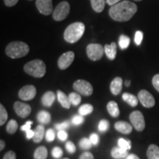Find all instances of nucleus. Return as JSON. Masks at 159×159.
I'll use <instances>...</instances> for the list:
<instances>
[{
  "label": "nucleus",
  "instance_id": "5701e85b",
  "mask_svg": "<svg viewBox=\"0 0 159 159\" xmlns=\"http://www.w3.org/2000/svg\"><path fill=\"white\" fill-rule=\"evenodd\" d=\"M148 159H159V148L156 144H150L147 150Z\"/></svg>",
  "mask_w": 159,
  "mask_h": 159
},
{
  "label": "nucleus",
  "instance_id": "6e6552de",
  "mask_svg": "<svg viewBox=\"0 0 159 159\" xmlns=\"http://www.w3.org/2000/svg\"><path fill=\"white\" fill-rule=\"evenodd\" d=\"M131 124L137 131H142L145 128V120L144 115L139 111H134L130 114Z\"/></svg>",
  "mask_w": 159,
  "mask_h": 159
},
{
  "label": "nucleus",
  "instance_id": "ddd939ff",
  "mask_svg": "<svg viewBox=\"0 0 159 159\" xmlns=\"http://www.w3.org/2000/svg\"><path fill=\"white\" fill-rule=\"evenodd\" d=\"M13 109H14L16 114L21 118H26L27 116H28L32 111L30 105L19 102V101H17L14 103Z\"/></svg>",
  "mask_w": 159,
  "mask_h": 159
},
{
  "label": "nucleus",
  "instance_id": "ea45409f",
  "mask_svg": "<svg viewBox=\"0 0 159 159\" xmlns=\"http://www.w3.org/2000/svg\"><path fill=\"white\" fill-rule=\"evenodd\" d=\"M66 149L71 154L74 153V152H75V151H76V147H75L74 143L71 142H66Z\"/></svg>",
  "mask_w": 159,
  "mask_h": 159
},
{
  "label": "nucleus",
  "instance_id": "09e8293b",
  "mask_svg": "<svg viewBox=\"0 0 159 159\" xmlns=\"http://www.w3.org/2000/svg\"><path fill=\"white\" fill-rule=\"evenodd\" d=\"M34 135H35L34 130H29L26 131V137H27V139H33V137H34Z\"/></svg>",
  "mask_w": 159,
  "mask_h": 159
},
{
  "label": "nucleus",
  "instance_id": "e433bc0d",
  "mask_svg": "<svg viewBox=\"0 0 159 159\" xmlns=\"http://www.w3.org/2000/svg\"><path fill=\"white\" fill-rule=\"evenodd\" d=\"M83 122H84V118H83V116L82 115H75L72 117L71 119V122H72L73 125H80L83 124Z\"/></svg>",
  "mask_w": 159,
  "mask_h": 159
},
{
  "label": "nucleus",
  "instance_id": "473e14b6",
  "mask_svg": "<svg viewBox=\"0 0 159 159\" xmlns=\"http://www.w3.org/2000/svg\"><path fill=\"white\" fill-rule=\"evenodd\" d=\"M118 146L124 150H129L131 148V142L130 140H125V139L120 138L118 140Z\"/></svg>",
  "mask_w": 159,
  "mask_h": 159
},
{
  "label": "nucleus",
  "instance_id": "423d86ee",
  "mask_svg": "<svg viewBox=\"0 0 159 159\" xmlns=\"http://www.w3.org/2000/svg\"><path fill=\"white\" fill-rule=\"evenodd\" d=\"M86 53L89 59L97 61L102 58L105 53V49L99 43H90L86 47Z\"/></svg>",
  "mask_w": 159,
  "mask_h": 159
},
{
  "label": "nucleus",
  "instance_id": "dca6fc26",
  "mask_svg": "<svg viewBox=\"0 0 159 159\" xmlns=\"http://www.w3.org/2000/svg\"><path fill=\"white\" fill-rule=\"evenodd\" d=\"M55 97L54 92L51 91H47L41 97V103L45 107H51L55 102Z\"/></svg>",
  "mask_w": 159,
  "mask_h": 159
},
{
  "label": "nucleus",
  "instance_id": "393cba45",
  "mask_svg": "<svg viewBox=\"0 0 159 159\" xmlns=\"http://www.w3.org/2000/svg\"><path fill=\"white\" fill-rule=\"evenodd\" d=\"M92 9L97 13H101L105 8L106 0H90Z\"/></svg>",
  "mask_w": 159,
  "mask_h": 159
},
{
  "label": "nucleus",
  "instance_id": "de8ad7c7",
  "mask_svg": "<svg viewBox=\"0 0 159 159\" xmlns=\"http://www.w3.org/2000/svg\"><path fill=\"white\" fill-rule=\"evenodd\" d=\"M4 2H5V5L7 7H13L16 5L19 0H4Z\"/></svg>",
  "mask_w": 159,
  "mask_h": 159
},
{
  "label": "nucleus",
  "instance_id": "f8f14e48",
  "mask_svg": "<svg viewBox=\"0 0 159 159\" xmlns=\"http://www.w3.org/2000/svg\"><path fill=\"white\" fill-rule=\"evenodd\" d=\"M35 5L41 14L48 16L53 13L52 0H36Z\"/></svg>",
  "mask_w": 159,
  "mask_h": 159
},
{
  "label": "nucleus",
  "instance_id": "2f4dec72",
  "mask_svg": "<svg viewBox=\"0 0 159 159\" xmlns=\"http://www.w3.org/2000/svg\"><path fill=\"white\" fill-rule=\"evenodd\" d=\"M8 118V115H7V112L6 111L5 107L3 106L2 104L0 105V125H2L6 122Z\"/></svg>",
  "mask_w": 159,
  "mask_h": 159
},
{
  "label": "nucleus",
  "instance_id": "f704fd0d",
  "mask_svg": "<svg viewBox=\"0 0 159 159\" xmlns=\"http://www.w3.org/2000/svg\"><path fill=\"white\" fill-rule=\"evenodd\" d=\"M63 150L59 147H55L52 150V156L55 158H61L63 156Z\"/></svg>",
  "mask_w": 159,
  "mask_h": 159
},
{
  "label": "nucleus",
  "instance_id": "4d7b16f0",
  "mask_svg": "<svg viewBox=\"0 0 159 159\" xmlns=\"http://www.w3.org/2000/svg\"><path fill=\"white\" fill-rule=\"evenodd\" d=\"M30 1H31V0H30Z\"/></svg>",
  "mask_w": 159,
  "mask_h": 159
},
{
  "label": "nucleus",
  "instance_id": "4c0bfd02",
  "mask_svg": "<svg viewBox=\"0 0 159 159\" xmlns=\"http://www.w3.org/2000/svg\"><path fill=\"white\" fill-rule=\"evenodd\" d=\"M143 40V33L142 31H136L135 33V38H134V41L136 43V45L139 46L142 43V41Z\"/></svg>",
  "mask_w": 159,
  "mask_h": 159
},
{
  "label": "nucleus",
  "instance_id": "0eeeda50",
  "mask_svg": "<svg viewBox=\"0 0 159 159\" xmlns=\"http://www.w3.org/2000/svg\"><path fill=\"white\" fill-rule=\"evenodd\" d=\"M73 88L80 94L90 96L93 93V87L88 81L84 80H77L73 84Z\"/></svg>",
  "mask_w": 159,
  "mask_h": 159
},
{
  "label": "nucleus",
  "instance_id": "c03bdc74",
  "mask_svg": "<svg viewBox=\"0 0 159 159\" xmlns=\"http://www.w3.org/2000/svg\"><path fill=\"white\" fill-rule=\"evenodd\" d=\"M57 137H58L60 140L66 141L68 138V134L65 130H59L58 133H57Z\"/></svg>",
  "mask_w": 159,
  "mask_h": 159
},
{
  "label": "nucleus",
  "instance_id": "4be33fe9",
  "mask_svg": "<svg viewBox=\"0 0 159 159\" xmlns=\"http://www.w3.org/2000/svg\"><path fill=\"white\" fill-rule=\"evenodd\" d=\"M107 110H108L109 114L112 117H118L119 116V108L118 104L114 101H110L107 105Z\"/></svg>",
  "mask_w": 159,
  "mask_h": 159
},
{
  "label": "nucleus",
  "instance_id": "39448f33",
  "mask_svg": "<svg viewBox=\"0 0 159 159\" xmlns=\"http://www.w3.org/2000/svg\"><path fill=\"white\" fill-rule=\"evenodd\" d=\"M69 12H70V5L69 2L66 1L61 2L53 11L52 17L57 21H63L68 16Z\"/></svg>",
  "mask_w": 159,
  "mask_h": 159
},
{
  "label": "nucleus",
  "instance_id": "58836bf2",
  "mask_svg": "<svg viewBox=\"0 0 159 159\" xmlns=\"http://www.w3.org/2000/svg\"><path fill=\"white\" fill-rule=\"evenodd\" d=\"M69 125H70L69 121H65V122L62 123H59V124L55 125V128L58 130H64L66 129L69 128Z\"/></svg>",
  "mask_w": 159,
  "mask_h": 159
},
{
  "label": "nucleus",
  "instance_id": "72a5a7b5",
  "mask_svg": "<svg viewBox=\"0 0 159 159\" xmlns=\"http://www.w3.org/2000/svg\"><path fill=\"white\" fill-rule=\"evenodd\" d=\"M109 127H110V124H109L108 121L106 120V119H102L99 122L98 130L99 132H106L108 130Z\"/></svg>",
  "mask_w": 159,
  "mask_h": 159
},
{
  "label": "nucleus",
  "instance_id": "79ce46f5",
  "mask_svg": "<svg viewBox=\"0 0 159 159\" xmlns=\"http://www.w3.org/2000/svg\"><path fill=\"white\" fill-rule=\"evenodd\" d=\"M152 85H153L154 88L159 92V74L155 75L153 78H152Z\"/></svg>",
  "mask_w": 159,
  "mask_h": 159
},
{
  "label": "nucleus",
  "instance_id": "603ef678",
  "mask_svg": "<svg viewBox=\"0 0 159 159\" xmlns=\"http://www.w3.org/2000/svg\"><path fill=\"white\" fill-rule=\"evenodd\" d=\"M5 148V142L3 140L0 141V150H2Z\"/></svg>",
  "mask_w": 159,
  "mask_h": 159
},
{
  "label": "nucleus",
  "instance_id": "9b49d317",
  "mask_svg": "<svg viewBox=\"0 0 159 159\" xmlns=\"http://www.w3.org/2000/svg\"><path fill=\"white\" fill-rule=\"evenodd\" d=\"M35 95H36V88L32 85H27L22 87L19 92V98L25 101L31 100L34 98Z\"/></svg>",
  "mask_w": 159,
  "mask_h": 159
},
{
  "label": "nucleus",
  "instance_id": "4468645a",
  "mask_svg": "<svg viewBox=\"0 0 159 159\" xmlns=\"http://www.w3.org/2000/svg\"><path fill=\"white\" fill-rule=\"evenodd\" d=\"M122 89V79L119 77H116L113 80L110 85L111 92L116 96L119 94Z\"/></svg>",
  "mask_w": 159,
  "mask_h": 159
},
{
  "label": "nucleus",
  "instance_id": "7c9ffc66",
  "mask_svg": "<svg viewBox=\"0 0 159 159\" xmlns=\"http://www.w3.org/2000/svg\"><path fill=\"white\" fill-rule=\"evenodd\" d=\"M92 142H91L90 139L88 138H83L80 140L79 146L80 148L83 150H89L91 148L92 146Z\"/></svg>",
  "mask_w": 159,
  "mask_h": 159
},
{
  "label": "nucleus",
  "instance_id": "a878e982",
  "mask_svg": "<svg viewBox=\"0 0 159 159\" xmlns=\"http://www.w3.org/2000/svg\"><path fill=\"white\" fill-rule=\"evenodd\" d=\"M47 156H48V151L43 146L39 147L35 150L34 154H33V157L35 159H47Z\"/></svg>",
  "mask_w": 159,
  "mask_h": 159
},
{
  "label": "nucleus",
  "instance_id": "a19ab883",
  "mask_svg": "<svg viewBox=\"0 0 159 159\" xmlns=\"http://www.w3.org/2000/svg\"><path fill=\"white\" fill-rule=\"evenodd\" d=\"M90 140L91 142H92L93 145H97L99 144V137L98 135L97 134H95V133H93V134H91L90 135Z\"/></svg>",
  "mask_w": 159,
  "mask_h": 159
},
{
  "label": "nucleus",
  "instance_id": "8fccbe9b",
  "mask_svg": "<svg viewBox=\"0 0 159 159\" xmlns=\"http://www.w3.org/2000/svg\"><path fill=\"white\" fill-rule=\"evenodd\" d=\"M119 2H121V0H106L107 4H108L111 6L116 5V3Z\"/></svg>",
  "mask_w": 159,
  "mask_h": 159
},
{
  "label": "nucleus",
  "instance_id": "2eb2a0df",
  "mask_svg": "<svg viewBox=\"0 0 159 159\" xmlns=\"http://www.w3.org/2000/svg\"><path fill=\"white\" fill-rule=\"evenodd\" d=\"M114 128L117 131L123 134H129L132 132V125L124 121H119L114 125Z\"/></svg>",
  "mask_w": 159,
  "mask_h": 159
},
{
  "label": "nucleus",
  "instance_id": "cd10ccee",
  "mask_svg": "<svg viewBox=\"0 0 159 159\" xmlns=\"http://www.w3.org/2000/svg\"><path fill=\"white\" fill-rule=\"evenodd\" d=\"M130 43V38L125 35H121L119 36V45L121 49L124 50V49H127L129 47Z\"/></svg>",
  "mask_w": 159,
  "mask_h": 159
},
{
  "label": "nucleus",
  "instance_id": "c85d7f7f",
  "mask_svg": "<svg viewBox=\"0 0 159 159\" xmlns=\"http://www.w3.org/2000/svg\"><path fill=\"white\" fill-rule=\"evenodd\" d=\"M69 98L70 100V102L71 105H73L74 106H77L80 105V103L81 102V96L79 93L76 92H71L69 94Z\"/></svg>",
  "mask_w": 159,
  "mask_h": 159
},
{
  "label": "nucleus",
  "instance_id": "f03ea898",
  "mask_svg": "<svg viewBox=\"0 0 159 159\" xmlns=\"http://www.w3.org/2000/svg\"><path fill=\"white\" fill-rule=\"evenodd\" d=\"M84 32V24L82 22H75L66 27L63 33V38L66 42L74 43L82 38Z\"/></svg>",
  "mask_w": 159,
  "mask_h": 159
},
{
  "label": "nucleus",
  "instance_id": "6e6d98bb",
  "mask_svg": "<svg viewBox=\"0 0 159 159\" xmlns=\"http://www.w3.org/2000/svg\"><path fill=\"white\" fill-rule=\"evenodd\" d=\"M62 159H69V158H62Z\"/></svg>",
  "mask_w": 159,
  "mask_h": 159
},
{
  "label": "nucleus",
  "instance_id": "412c9836",
  "mask_svg": "<svg viewBox=\"0 0 159 159\" xmlns=\"http://www.w3.org/2000/svg\"><path fill=\"white\" fill-rule=\"evenodd\" d=\"M37 120L41 125H48L51 122V115L46 111H41L37 114Z\"/></svg>",
  "mask_w": 159,
  "mask_h": 159
},
{
  "label": "nucleus",
  "instance_id": "9d476101",
  "mask_svg": "<svg viewBox=\"0 0 159 159\" xmlns=\"http://www.w3.org/2000/svg\"><path fill=\"white\" fill-rule=\"evenodd\" d=\"M138 99L145 108H152L156 104L153 96L147 90H141L138 94Z\"/></svg>",
  "mask_w": 159,
  "mask_h": 159
},
{
  "label": "nucleus",
  "instance_id": "b1692460",
  "mask_svg": "<svg viewBox=\"0 0 159 159\" xmlns=\"http://www.w3.org/2000/svg\"><path fill=\"white\" fill-rule=\"evenodd\" d=\"M122 99L125 102H127L131 107H136L138 105L139 99L135 95L130 93H124L122 94Z\"/></svg>",
  "mask_w": 159,
  "mask_h": 159
},
{
  "label": "nucleus",
  "instance_id": "37998d69",
  "mask_svg": "<svg viewBox=\"0 0 159 159\" xmlns=\"http://www.w3.org/2000/svg\"><path fill=\"white\" fill-rule=\"evenodd\" d=\"M2 159H16V155L13 151L10 150L6 152Z\"/></svg>",
  "mask_w": 159,
  "mask_h": 159
},
{
  "label": "nucleus",
  "instance_id": "f257e3e1",
  "mask_svg": "<svg viewBox=\"0 0 159 159\" xmlns=\"http://www.w3.org/2000/svg\"><path fill=\"white\" fill-rule=\"evenodd\" d=\"M137 9L136 4L125 0L111 6L109 9V15L111 19L116 21H128L136 14Z\"/></svg>",
  "mask_w": 159,
  "mask_h": 159
},
{
  "label": "nucleus",
  "instance_id": "49530a36",
  "mask_svg": "<svg viewBox=\"0 0 159 159\" xmlns=\"http://www.w3.org/2000/svg\"><path fill=\"white\" fill-rule=\"evenodd\" d=\"M32 124H33V122H32V121H27V122H26L23 126L21 127V130L23 131H25V132L26 131L30 130Z\"/></svg>",
  "mask_w": 159,
  "mask_h": 159
},
{
  "label": "nucleus",
  "instance_id": "f3484780",
  "mask_svg": "<svg viewBox=\"0 0 159 159\" xmlns=\"http://www.w3.org/2000/svg\"><path fill=\"white\" fill-rule=\"evenodd\" d=\"M105 49V53L107 57L109 60H113L115 59V57L116 56V44L115 42H112L111 44H105L104 47Z\"/></svg>",
  "mask_w": 159,
  "mask_h": 159
},
{
  "label": "nucleus",
  "instance_id": "20e7f679",
  "mask_svg": "<svg viewBox=\"0 0 159 159\" xmlns=\"http://www.w3.org/2000/svg\"><path fill=\"white\" fill-rule=\"evenodd\" d=\"M24 70L27 74L34 77L41 78L46 74V65L41 60L36 59L26 63Z\"/></svg>",
  "mask_w": 159,
  "mask_h": 159
},
{
  "label": "nucleus",
  "instance_id": "5fc2aeb1",
  "mask_svg": "<svg viewBox=\"0 0 159 159\" xmlns=\"http://www.w3.org/2000/svg\"><path fill=\"white\" fill-rule=\"evenodd\" d=\"M135 1H136V2H139V1H142V0H135Z\"/></svg>",
  "mask_w": 159,
  "mask_h": 159
},
{
  "label": "nucleus",
  "instance_id": "bb28decb",
  "mask_svg": "<svg viewBox=\"0 0 159 159\" xmlns=\"http://www.w3.org/2000/svg\"><path fill=\"white\" fill-rule=\"evenodd\" d=\"M19 128L18 122L15 119H11L7 123V127H6V130H7V134H14L16 132Z\"/></svg>",
  "mask_w": 159,
  "mask_h": 159
},
{
  "label": "nucleus",
  "instance_id": "a211bd4d",
  "mask_svg": "<svg viewBox=\"0 0 159 159\" xmlns=\"http://www.w3.org/2000/svg\"><path fill=\"white\" fill-rule=\"evenodd\" d=\"M57 100H58V102L60 103H61L62 107L66 109L70 108L71 104L70 102V100H69V96H67L64 92L58 90L57 91Z\"/></svg>",
  "mask_w": 159,
  "mask_h": 159
},
{
  "label": "nucleus",
  "instance_id": "aec40b11",
  "mask_svg": "<svg viewBox=\"0 0 159 159\" xmlns=\"http://www.w3.org/2000/svg\"><path fill=\"white\" fill-rule=\"evenodd\" d=\"M45 129L43 125H39L35 128L34 130L35 135L33 137V142L35 143H39L43 140V137H44V133Z\"/></svg>",
  "mask_w": 159,
  "mask_h": 159
},
{
  "label": "nucleus",
  "instance_id": "3c124183",
  "mask_svg": "<svg viewBox=\"0 0 159 159\" xmlns=\"http://www.w3.org/2000/svg\"><path fill=\"white\" fill-rule=\"evenodd\" d=\"M125 159H140V158H139V157L135 154H129Z\"/></svg>",
  "mask_w": 159,
  "mask_h": 159
},
{
  "label": "nucleus",
  "instance_id": "864d4df0",
  "mask_svg": "<svg viewBox=\"0 0 159 159\" xmlns=\"http://www.w3.org/2000/svg\"><path fill=\"white\" fill-rule=\"evenodd\" d=\"M125 85H126L127 87L130 86V80H126V81H125Z\"/></svg>",
  "mask_w": 159,
  "mask_h": 159
},
{
  "label": "nucleus",
  "instance_id": "c756f323",
  "mask_svg": "<svg viewBox=\"0 0 159 159\" xmlns=\"http://www.w3.org/2000/svg\"><path fill=\"white\" fill-rule=\"evenodd\" d=\"M94 108L93 106L90 104H84L81 105L79 108V113L80 114L82 115V116H86L92 113Z\"/></svg>",
  "mask_w": 159,
  "mask_h": 159
},
{
  "label": "nucleus",
  "instance_id": "c9c22d12",
  "mask_svg": "<svg viewBox=\"0 0 159 159\" xmlns=\"http://www.w3.org/2000/svg\"><path fill=\"white\" fill-rule=\"evenodd\" d=\"M55 138V131L52 130V129H49L47 130V132H46L45 134V139L47 142H51L52 141H54Z\"/></svg>",
  "mask_w": 159,
  "mask_h": 159
},
{
  "label": "nucleus",
  "instance_id": "a18cd8bd",
  "mask_svg": "<svg viewBox=\"0 0 159 159\" xmlns=\"http://www.w3.org/2000/svg\"><path fill=\"white\" fill-rule=\"evenodd\" d=\"M79 159H94V156L90 152H85L81 154Z\"/></svg>",
  "mask_w": 159,
  "mask_h": 159
},
{
  "label": "nucleus",
  "instance_id": "6ab92c4d",
  "mask_svg": "<svg viewBox=\"0 0 159 159\" xmlns=\"http://www.w3.org/2000/svg\"><path fill=\"white\" fill-rule=\"evenodd\" d=\"M111 156L114 159H123L126 158L128 156V150L119 148V147H115L111 150Z\"/></svg>",
  "mask_w": 159,
  "mask_h": 159
},
{
  "label": "nucleus",
  "instance_id": "7ed1b4c3",
  "mask_svg": "<svg viewBox=\"0 0 159 159\" xmlns=\"http://www.w3.org/2000/svg\"><path fill=\"white\" fill-rule=\"evenodd\" d=\"M30 52L29 46L22 41H13L10 43L5 49L6 55L13 59L25 57Z\"/></svg>",
  "mask_w": 159,
  "mask_h": 159
},
{
  "label": "nucleus",
  "instance_id": "1a4fd4ad",
  "mask_svg": "<svg viewBox=\"0 0 159 159\" xmlns=\"http://www.w3.org/2000/svg\"><path fill=\"white\" fill-rule=\"evenodd\" d=\"M75 56V53L71 51L66 52L61 55L57 61V66H58L59 69L61 70H64L70 66L74 61Z\"/></svg>",
  "mask_w": 159,
  "mask_h": 159
}]
</instances>
